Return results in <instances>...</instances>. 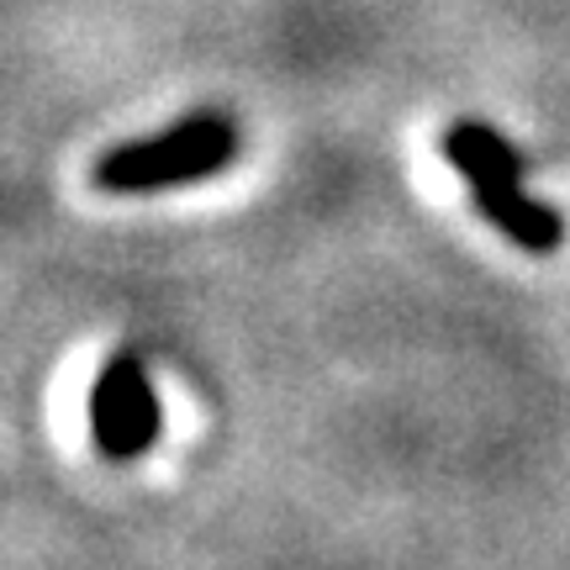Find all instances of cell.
Segmentation results:
<instances>
[{
    "instance_id": "obj_1",
    "label": "cell",
    "mask_w": 570,
    "mask_h": 570,
    "mask_svg": "<svg viewBox=\"0 0 570 570\" xmlns=\"http://www.w3.org/2000/svg\"><path fill=\"white\" fill-rule=\"evenodd\" d=\"M444 159L460 169V180L470 185V202L487 217L508 244H518L523 254H554L566 244V217L550 202L529 196L523 185V159L502 132L481 117H460L444 127Z\"/></svg>"
},
{
    "instance_id": "obj_2",
    "label": "cell",
    "mask_w": 570,
    "mask_h": 570,
    "mask_svg": "<svg viewBox=\"0 0 570 570\" xmlns=\"http://www.w3.org/2000/svg\"><path fill=\"white\" fill-rule=\"evenodd\" d=\"M238 148H244V132L227 111H190L154 138L106 148L90 180L106 196H154V190H175L190 180H212L217 169L238 159Z\"/></svg>"
},
{
    "instance_id": "obj_3",
    "label": "cell",
    "mask_w": 570,
    "mask_h": 570,
    "mask_svg": "<svg viewBox=\"0 0 570 570\" xmlns=\"http://www.w3.org/2000/svg\"><path fill=\"white\" fill-rule=\"evenodd\" d=\"M159 396L132 348H117L90 386V444L111 465H132L159 444Z\"/></svg>"
}]
</instances>
